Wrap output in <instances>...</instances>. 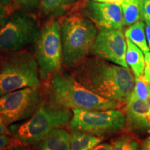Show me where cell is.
I'll use <instances>...</instances> for the list:
<instances>
[{
    "label": "cell",
    "instance_id": "f546056e",
    "mask_svg": "<svg viewBox=\"0 0 150 150\" xmlns=\"http://www.w3.org/2000/svg\"><path fill=\"white\" fill-rule=\"evenodd\" d=\"M142 145L145 146V147H147L150 149V140H149V139L146 140L145 141L142 143Z\"/></svg>",
    "mask_w": 150,
    "mask_h": 150
},
{
    "label": "cell",
    "instance_id": "7a4b0ae2",
    "mask_svg": "<svg viewBox=\"0 0 150 150\" xmlns=\"http://www.w3.org/2000/svg\"><path fill=\"white\" fill-rule=\"evenodd\" d=\"M72 115L70 108L45 99L31 117L13 124L9 129L24 146H34L54 129L70 124Z\"/></svg>",
    "mask_w": 150,
    "mask_h": 150
},
{
    "label": "cell",
    "instance_id": "8992f818",
    "mask_svg": "<svg viewBox=\"0 0 150 150\" xmlns=\"http://www.w3.org/2000/svg\"><path fill=\"white\" fill-rule=\"evenodd\" d=\"M35 59L42 81L52 79L61 72L63 64L61 22L52 20L45 24L35 42Z\"/></svg>",
    "mask_w": 150,
    "mask_h": 150
},
{
    "label": "cell",
    "instance_id": "277c9868",
    "mask_svg": "<svg viewBox=\"0 0 150 150\" xmlns=\"http://www.w3.org/2000/svg\"><path fill=\"white\" fill-rule=\"evenodd\" d=\"M61 32L63 64L72 69L93 52L97 27L87 17L74 14L62 20Z\"/></svg>",
    "mask_w": 150,
    "mask_h": 150
},
{
    "label": "cell",
    "instance_id": "7c38bea8",
    "mask_svg": "<svg viewBox=\"0 0 150 150\" xmlns=\"http://www.w3.org/2000/svg\"><path fill=\"white\" fill-rule=\"evenodd\" d=\"M126 125L132 131L150 129V97L142 101L130 97L125 108Z\"/></svg>",
    "mask_w": 150,
    "mask_h": 150
},
{
    "label": "cell",
    "instance_id": "44dd1931",
    "mask_svg": "<svg viewBox=\"0 0 150 150\" xmlns=\"http://www.w3.org/2000/svg\"><path fill=\"white\" fill-rule=\"evenodd\" d=\"M18 8L23 12L31 14L35 12L40 6L41 0H13Z\"/></svg>",
    "mask_w": 150,
    "mask_h": 150
},
{
    "label": "cell",
    "instance_id": "ffe728a7",
    "mask_svg": "<svg viewBox=\"0 0 150 150\" xmlns=\"http://www.w3.org/2000/svg\"><path fill=\"white\" fill-rule=\"evenodd\" d=\"M111 150H140L138 141L129 136H122L111 142Z\"/></svg>",
    "mask_w": 150,
    "mask_h": 150
},
{
    "label": "cell",
    "instance_id": "836d02e7",
    "mask_svg": "<svg viewBox=\"0 0 150 150\" xmlns=\"http://www.w3.org/2000/svg\"><path fill=\"white\" fill-rule=\"evenodd\" d=\"M93 1H97V0H93Z\"/></svg>",
    "mask_w": 150,
    "mask_h": 150
},
{
    "label": "cell",
    "instance_id": "ba28073f",
    "mask_svg": "<svg viewBox=\"0 0 150 150\" xmlns=\"http://www.w3.org/2000/svg\"><path fill=\"white\" fill-rule=\"evenodd\" d=\"M40 31L36 19L31 14L14 11L0 26V50L20 51L36 42Z\"/></svg>",
    "mask_w": 150,
    "mask_h": 150
},
{
    "label": "cell",
    "instance_id": "ac0fdd59",
    "mask_svg": "<svg viewBox=\"0 0 150 150\" xmlns=\"http://www.w3.org/2000/svg\"><path fill=\"white\" fill-rule=\"evenodd\" d=\"M125 36L137 47H138L144 54L149 52L145 33V24L142 21L136 22L131 25L125 31Z\"/></svg>",
    "mask_w": 150,
    "mask_h": 150
},
{
    "label": "cell",
    "instance_id": "6da1fadb",
    "mask_svg": "<svg viewBox=\"0 0 150 150\" xmlns=\"http://www.w3.org/2000/svg\"><path fill=\"white\" fill-rule=\"evenodd\" d=\"M71 73L90 91L121 104L128 102L135 86V77L129 67L99 57L86 58Z\"/></svg>",
    "mask_w": 150,
    "mask_h": 150
},
{
    "label": "cell",
    "instance_id": "1f68e13d",
    "mask_svg": "<svg viewBox=\"0 0 150 150\" xmlns=\"http://www.w3.org/2000/svg\"><path fill=\"white\" fill-rule=\"evenodd\" d=\"M14 150H25L24 149V148H22V147H19L18 148H16V149H15Z\"/></svg>",
    "mask_w": 150,
    "mask_h": 150
},
{
    "label": "cell",
    "instance_id": "484cf974",
    "mask_svg": "<svg viewBox=\"0 0 150 150\" xmlns=\"http://www.w3.org/2000/svg\"><path fill=\"white\" fill-rule=\"evenodd\" d=\"M7 126L8 125L4 122L2 118L0 117V136H2V135L11 136V135H12L10 129Z\"/></svg>",
    "mask_w": 150,
    "mask_h": 150
},
{
    "label": "cell",
    "instance_id": "3957f363",
    "mask_svg": "<svg viewBox=\"0 0 150 150\" xmlns=\"http://www.w3.org/2000/svg\"><path fill=\"white\" fill-rule=\"evenodd\" d=\"M48 94L52 102L72 109L105 110L122 105L90 91L66 72H59L52 79Z\"/></svg>",
    "mask_w": 150,
    "mask_h": 150
},
{
    "label": "cell",
    "instance_id": "8fae6325",
    "mask_svg": "<svg viewBox=\"0 0 150 150\" xmlns=\"http://www.w3.org/2000/svg\"><path fill=\"white\" fill-rule=\"evenodd\" d=\"M83 11L99 29H122V10L120 5L88 0Z\"/></svg>",
    "mask_w": 150,
    "mask_h": 150
},
{
    "label": "cell",
    "instance_id": "d6986e66",
    "mask_svg": "<svg viewBox=\"0 0 150 150\" xmlns=\"http://www.w3.org/2000/svg\"><path fill=\"white\" fill-rule=\"evenodd\" d=\"M130 97L142 101L147 100L150 97V83L145 75L135 77V86Z\"/></svg>",
    "mask_w": 150,
    "mask_h": 150
},
{
    "label": "cell",
    "instance_id": "cb8c5ba5",
    "mask_svg": "<svg viewBox=\"0 0 150 150\" xmlns=\"http://www.w3.org/2000/svg\"><path fill=\"white\" fill-rule=\"evenodd\" d=\"M145 76L150 83V52L145 54Z\"/></svg>",
    "mask_w": 150,
    "mask_h": 150
},
{
    "label": "cell",
    "instance_id": "4fadbf2b",
    "mask_svg": "<svg viewBox=\"0 0 150 150\" xmlns=\"http://www.w3.org/2000/svg\"><path fill=\"white\" fill-rule=\"evenodd\" d=\"M35 150H70V134L63 129H54L39 142Z\"/></svg>",
    "mask_w": 150,
    "mask_h": 150
},
{
    "label": "cell",
    "instance_id": "30bf717a",
    "mask_svg": "<svg viewBox=\"0 0 150 150\" xmlns=\"http://www.w3.org/2000/svg\"><path fill=\"white\" fill-rule=\"evenodd\" d=\"M127 42L122 30L102 29L97 35L93 52L114 64L129 67L126 61Z\"/></svg>",
    "mask_w": 150,
    "mask_h": 150
},
{
    "label": "cell",
    "instance_id": "7402d4cb",
    "mask_svg": "<svg viewBox=\"0 0 150 150\" xmlns=\"http://www.w3.org/2000/svg\"><path fill=\"white\" fill-rule=\"evenodd\" d=\"M18 10L13 0H0V26L11 14Z\"/></svg>",
    "mask_w": 150,
    "mask_h": 150
},
{
    "label": "cell",
    "instance_id": "2e32d148",
    "mask_svg": "<svg viewBox=\"0 0 150 150\" xmlns=\"http://www.w3.org/2000/svg\"><path fill=\"white\" fill-rule=\"evenodd\" d=\"M104 138L80 131L70 134V150H90L101 143Z\"/></svg>",
    "mask_w": 150,
    "mask_h": 150
},
{
    "label": "cell",
    "instance_id": "5b68a950",
    "mask_svg": "<svg viewBox=\"0 0 150 150\" xmlns=\"http://www.w3.org/2000/svg\"><path fill=\"white\" fill-rule=\"evenodd\" d=\"M40 86L36 59L27 52H13L1 62L0 97L25 88Z\"/></svg>",
    "mask_w": 150,
    "mask_h": 150
},
{
    "label": "cell",
    "instance_id": "4dcf8cb0",
    "mask_svg": "<svg viewBox=\"0 0 150 150\" xmlns=\"http://www.w3.org/2000/svg\"><path fill=\"white\" fill-rule=\"evenodd\" d=\"M141 150H150V149H149V148L147 147H145V146H144V145H142Z\"/></svg>",
    "mask_w": 150,
    "mask_h": 150
},
{
    "label": "cell",
    "instance_id": "83f0119b",
    "mask_svg": "<svg viewBox=\"0 0 150 150\" xmlns=\"http://www.w3.org/2000/svg\"><path fill=\"white\" fill-rule=\"evenodd\" d=\"M145 33L146 38H147V41L148 43V46L150 49V22H146L145 27Z\"/></svg>",
    "mask_w": 150,
    "mask_h": 150
},
{
    "label": "cell",
    "instance_id": "9c48e42d",
    "mask_svg": "<svg viewBox=\"0 0 150 150\" xmlns=\"http://www.w3.org/2000/svg\"><path fill=\"white\" fill-rule=\"evenodd\" d=\"M45 99L40 86L25 88L0 97V117L8 126L31 117Z\"/></svg>",
    "mask_w": 150,
    "mask_h": 150
},
{
    "label": "cell",
    "instance_id": "e0dca14e",
    "mask_svg": "<svg viewBox=\"0 0 150 150\" xmlns=\"http://www.w3.org/2000/svg\"><path fill=\"white\" fill-rule=\"evenodd\" d=\"M76 1L77 0H41V11L49 18L59 17L70 10Z\"/></svg>",
    "mask_w": 150,
    "mask_h": 150
},
{
    "label": "cell",
    "instance_id": "52a82bcc",
    "mask_svg": "<svg viewBox=\"0 0 150 150\" xmlns=\"http://www.w3.org/2000/svg\"><path fill=\"white\" fill-rule=\"evenodd\" d=\"M70 124L72 131H80L106 138L122 130L126 125L125 114L118 109L90 110L72 108Z\"/></svg>",
    "mask_w": 150,
    "mask_h": 150
},
{
    "label": "cell",
    "instance_id": "f1b7e54d",
    "mask_svg": "<svg viewBox=\"0 0 150 150\" xmlns=\"http://www.w3.org/2000/svg\"><path fill=\"white\" fill-rule=\"evenodd\" d=\"M123 0H97L96 1H99V2H106L109 4H117L121 6Z\"/></svg>",
    "mask_w": 150,
    "mask_h": 150
},
{
    "label": "cell",
    "instance_id": "4316f807",
    "mask_svg": "<svg viewBox=\"0 0 150 150\" xmlns=\"http://www.w3.org/2000/svg\"><path fill=\"white\" fill-rule=\"evenodd\" d=\"M112 145L111 143L104 142V143H99L98 145L92 148L90 150H111Z\"/></svg>",
    "mask_w": 150,
    "mask_h": 150
},
{
    "label": "cell",
    "instance_id": "603a6c76",
    "mask_svg": "<svg viewBox=\"0 0 150 150\" xmlns=\"http://www.w3.org/2000/svg\"><path fill=\"white\" fill-rule=\"evenodd\" d=\"M20 140L11 135L0 136V150H14L19 147H23Z\"/></svg>",
    "mask_w": 150,
    "mask_h": 150
},
{
    "label": "cell",
    "instance_id": "d6a6232c",
    "mask_svg": "<svg viewBox=\"0 0 150 150\" xmlns=\"http://www.w3.org/2000/svg\"><path fill=\"white\" fill-rule=\"evenodd\" d=\"M147 132H148V134H149V137H148V139L150 140V129H149V130L147 131Z\"/></svg>",
    "mask_w": 150,
    "mask_h": 150
},
{
    "label": "cell",
    "instance_id": "9a60e30c",
    "mask_svg": "<svg viewBox=\"0 0 150 150\" xmlns=\"http://www.w3.org/2000/svg\"><path fill=\"white\" fill-rule=\"evenodd\" d=\"M126 61L129 67L134 72L135 77L143 74L145 69V58L143 52L128 38L126 39Z\"/></svg>",
    "mask_w": 150,
    "mask_h": 150
},
{
    "label": "cell",
    "instance_id": "d4e9b609",
    "mask_svg": "<svg viewBox=\"0 0 150 150\" xmlns=\"http://www.w3.org/2000/svg\"><path fill=\"white\" fill-rule=\"evenodd\" d=\"M143 15L145 22H150V0H143Z\"/></svg>",
    "mask_w": 150,
    "mask_h": 150
},
{
    "label": "cell",
    "instance_id": "5bb4252c",
    "mask_svg": "<svg viewBox=\"0 0 150 150\" xmlns=\"http://www.w3.org/2000/svg\"><path fill=\"white\" fill-rule=\"evenodd\" d=\"M123 26L131 25L144 21L143 0H123L122 3Z\"/></svg>",
    "mask_w": 150,
    "mask_h": 150
}]
</instances>
